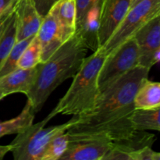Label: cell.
<instances>
[{"label":"cell","mask_w":160,"mask_h":160,"mask_svg":"<svg viewBox=\"0 0 160 160\" xmlns=\"http://www.w3.org/2000/svg\"><path fill=\"white\" fill-rule=\"evenodd\" d=\"M14 5H15V3H14ZM14 5L10 8V9H8L3 15H2L1 17H0V36H1L2 31H4L5 28H6V26L7 25L8 22H9V18H10L11 17V14H12V11H13Z\"/></svg>","instance_id":"obj_25"},{"label":"cell","mask_w":160,"mask_h":160,"mask_svg":"<svg viewBox=\"0 0 160 160\" xmlns=\"http://www.w3.org/2000/svg\"><path fill=\"white\" fill-rule=\"evenodd\" d=\"M37 66L31 69L17 68L0 78V92L6 96L13 93L27 95L34 81Z\"/></svg>","instance_id":"obj_14"},{"label":"cell","mask_w":160,"mask_h":160,"mask_svg":"<svg viewBox=\"0 0 160 160\" xmlns=\"http://www.w3.org/2000/svg\"><path fill=\"white\" fill-rule=\"evenodd\" d=\"M155 140L154 134L136 130L127 138L112 142V148L105 155L102 160H132V155L135 152L145 147H152Z\"/></svg>","instance_id":"obj_11"},{"label":"cell","mask_w":160,"mask_h":160,"mask_svg":"<svg viewBox=\"0 0 160 160\" xmlns=\"http://www.w3.org/2000/svg\"><path fill=\"white\" fill-rule=\"evenodd\" d=\"M36 35L41 45L42 62L46 61L62 44L67 42L59 23L50 12H48L43 17Z\"/></svg>","instance_id":"obj_12"},{"label":"cell","mask_w":160,"mask_h":160,"mask_svg":"<svg viewBox=\"0 0 160 160\" xmlns=\"http://www.w3.org/2000/svg\"><path fill=\"white\" fill-rule=\"evenodd\" d=\"M160 107V82L145 78L134 98L135 109H149Z\"/></svg>","instance_id":"obj_16"},{"label":"cell","mask_w":160,"mask_h":160,"mask_svg":"<svg viewBox=\"0 0 160 160\" xmlns=\"http://www.w3.org/2000/svg\"><path fill=\"white\" fill-rule=\"evenodd\" d=\"M34 36L16 42L13 48L0 67V78L17 69V62L20 59V56Z\"/></svg>","instance_id":"obj_22"},{"label":"cell","mask_w":160,"mask_h":160,"mask_svg":"<svg viewBox=\"0 0 160 160\" xmlns=\"http://www.w3.org/2000/svg\"><path fill=\"white\" fill-rule=\"evenodd\" d=\"M69 134L67 131L59 133L52 138L47 145L41 160H59L67 150Z\"/></svg>","instance_id":"obj_20"},{"label":"cell","mask_w":160,"mask_h":160,"mask_svg":"<svg viewBox=\"0 0 160 160\" xmlns=\"http://www.w3.org/2000/svg\"><path fill=\"white\" fill-rule=\"evenodd\" d=\"M138 66H139V50L133 36L106 56L98 75L100 93Z\"/></svg>","instance_id":"obj_6"},{"label":"cell","mask_w":160,"mask_h":160,"mask_svg":"<svg viewBox=\"0 0 160 160\" xmlns=\"http://www.w3.org/2000/svg\"><path fill=\"white\" fill-rule=\"evenodd\" d=\"M59 23L66 40L76 32L77 6L75 0H59L53 4L49 12Z\"/></svg>","instance_id":"obj_15"},{"label":"cell","mask_w":160,"mask_h":160,"mask_svg":"<svg viewBox=\"0 0 160 160\" xmlns=\"http://www.w3.org/2000/svg\"><path fill=\"white\" fill-rule=\"evenodd\" d=\"M103 4L99 3L92 6L76 25L75 33L81 38L88 49L92 50L93 52L99 48L98 31Z\"/></svg>","instance_id":"obj_13"},{"label":"cell","mask_w":160,"mask_h":160,"mask_svg":"<svg viewBox=\"0 0 160 160\" xmlns=\"http://www.w3.org/2000/svg\"><path fill=\"white\" fill-rule=\"evenodd\" d=\"M131 0H106L102 9L98 31L99 48L106 45L131 8Z\"/></svg>","instance_id":"obj_8"},{"label":"cell","mask_w":160,"mask_h":160,"mask_svg":"<svg viewBox=\"0 0 160 160\" xmlns=\"http://www.w3.org/2000/svg\"><path fill=\"white\" fill-rule=\"evenodd\" d=\"M5 97H6V95H3L2 93H1V92H0V100H2L3 98H5Z\"/></svg>","instance_id":"obj_31"},{"label":"cell","mask_w":160,"mask_h":160,"mask_svg":"<svg viewBox=\"0 0 160 160\" xmlns=\"http://www.w3.org/2000/svg\"><path fill=\"white\" fill-rule=\"evenodd\" d=\"M160 15V0H141L130 8L123 21L101 48L108 56L119 45L133 37L148 22Z\"/></svg>","instance_id":"obj_5"},{"label":"cell","mask_w":160,"mask_h":160,"mask_svg":"<svg viewBox=\"0 0 160 160\" xmlns=\"http://www.w3.org/2000/svg\"><path fill=\"white\" fill-rule=\"evenodd\" d=\"M75 1L77 6V23H78L89 9L99 3H104L106 0H75Z\"/></svg>","instance_id":"obj_23"},{"label":"cell","mask_w":160,"mask_h":160,"mask_svg":"<svg viewBox=\"0 0 160 160\" xmlns=\"http://www.w3.org/2000/svg\"><path fill=\"white\" fill-rule=\"evenodd\" d=\"M133 128L138 131H160V107L135 109L131 116Z\"/></svg>","instance_id":"obj_18"},{"label":"cell","mask_w":160,"mask_h":160,"mask_svg":"<svg viewBox=\"0 0 160 160\" xmlns=\"http://www.w3.org/2000/svg\"><path fill=\"white\" fill-rule=\"evenodd\" d=\"M35 111L28 100L21 112L17 117L0 122V138L9 134H17L33 124Z\"/></svg>","instance_id":"obj_17"},{"label":"cell","mask_w":160,"mask_h":160,"mask_svg":"<svg viewBox=\"0 0 160 160\" xmlns=\"http://www.w3.org/2000/svg\"><path fill=\"white\" fill-rule=\"evenodd\" d=\"M106 56L101 48L86 56L70 88L52 110L56 115L78 117L94 109L100 95L98 75Z\"/></svg>","instance_id":"obj_3"},{"label":"cell","mask_w":160,"mask_h":160,"mask_svg":"<svg viewBox=\"0 0 160 160\" xmlns=\"http://www.w3.org/2000/svg\"><path fill=\"white\" fill-rule=\"evenodd\" d=\"M56 116L52 111L43 120L27 128L17 134L11 145V151L16 160H41L42 154L52 138L59 133L70 129L74 123L77 117L73 116L63 124L46 128L47 123Z\"/></svg>","instance_id":"obj_4"},{"label":"cell","mask_w":160,"mask_h":160,"mask_svg":"<svg viewBox=\"0 0 160 160\" xmlns=\"http://www.w3.org/2000/svg\"><path fill=\"white\" fill-rule=\"evenodd\" d=\"M153 160H160V152H155Z\"/></svg>","instance_id":"obj_29"},{"label":"cell","mask_w":160,"mask_h":160,"mask_svg":"<svg viewBox=\"0 0 160 160\" xmlns=\"http://www.w3.org/2000/svg\"><path fill=\"white\" fill-rule=\"evenodd\" d=\"M88 48L75 33L46 61L37 66L34 81L27 93L35 112H39L53 91L75 76L85 59Z\"/></svg>","instance_id":"obj_2"},{"label":"cell","mask_w":160,"mask_h":160,"mask_svg":"<svg viewBox=\"0 0 160 160\" xmlns=\"http://www.w3.org/2000/svg\"><path fill=\"white\" fill-rule=\"evenodd\" d=\"M17 42V26L13 9L9 22L0 36V67Z\"/></svg>","instance_id":"obj_19"},{"label":"cell","mask_w":160,"mask_h":160,"mask_svg":"<svg viewBox=\"0 0 160 160\" xmlns=\"http://www.w3.org/2000/svg\"><path fill=\"white\" fill-rule=\"evenodd\" d=\"M140 1H141V0H131V6H134V5H135V4H137V3L138 2H140Z\"/></svg>","instance_id":"obj_30"},{"label":"cell","mask_w":160,"mask_h":160,"mask_svg":"<svg viewBox=\"0 0 160 160\" xmlns=\"http://www.w3.org/2000/svg\"><path fill=\"white\" fill-rule=\"evenodd\" d=\"M139 50V66L151 69L160 46V15L142 26L134 35Z\"/></svg>","instance_id":"obj_9"},{"label":"cell","mask_w":160,"mask_h":160,"mask_svg":"<svg viewBox=\"0 0 160 160\" xmlns=\"http://www.w3.org/2000/svg\"><path fill=\"white\" fill-rule=\"evenodd\" d=\"M11 151V145H0V160L2 159L9 152Z\"/></svg>","instance_id":"obj_27"},{"label":"cell","mask_w":160,"mask_h":160,"mask_svg":"<svg viewBox=\"0 0 160 160\" xmlns=\"http://www.w3.org/2000/svg\"><path fill=\"white\" fill-rule=\"evenodd\" d=\"M68 134V146L61 160H102L112 148V141L105 134L70 132Z\"/></svg>","instance_id":"obj_7"},{"label":"cell","mask_w":160,"mask_h":160,"mask_svg":"<svg viewBox=\"0 0 160 160\" xmlns=\"http://www.w3.org/2000/svg\"><path fill=\"white\" fill-rule=\"evenodd\" d=\"M14 12L17 42L36 35L43 17L38 12L33 0H16Z\"/></svg>","instance_id":"obj_10"},{"label":"cell","mask_w":160,"mask_h":160,"mask_svg":"<svg viewBox=\"0 0 160 160\" xmlns=\"http://www.w3.org/2000/svg\"><path fill=\"white\" fill-rule=\"evenodd\" d=\"M15 2L16 0H0V17L10 9Z\"/></svg>","instance_id":"obj_26"},{"label":"cell","mask_w":160,"mask_h":160,"mask_svg":"<svg viewBox=\"0 0 160 160\" xmlns=\"http://www.w3.org/2000/svg\"><path fill=\"white\" fill-rule=\"evenodd\" d=\"M42 62V50L37 35L34 36L20 56L17 68L31 69Z\"/></svg>","instance_id":"obj_21"},{"label":"cell","mask_w":160,"mask_h":160,"mask_svg":"<svg viewBox=\"0 0 160 160\" xmlns=\"http://www.w3.org/2000/svg\"><path fill=\"white\" fill-rule=\"evenodd\" d=\"M57 1L59 0H33L38 12L42 17L47 15L53 4Z\"/></svg>","instance_id":"obj_24"},{"label":"cell","mask_w":160,"mask_h":160,"mask_svg":"<svg viewBox=\"0 0 160 160\" xmlns=\"http://www.w3.org/2000/svg\"><path fill=\"white\" fill-rule=\"evenodd\" d=\"M160 62V46L156 50V52L154 54V57H153V65Z\"/></svg>","instance_id":"obj_28"},{"label":"cell","mask_w":160,"mask_h":160,"mask_svg":"<svg viewBox=\"0 0 160 160\" xmlns=\"http://www.w3.org/2000/svg\"><path fill=\"white\" fill-rule=\"evenodd\" d=\"M150 68L138 66L100 93L88 113L77 117L70 133H102L112 141L127 138L136 131L131 116L135 110L134 98Z\"/></svg>","instance_id":"obj_1"}]
</instances>
